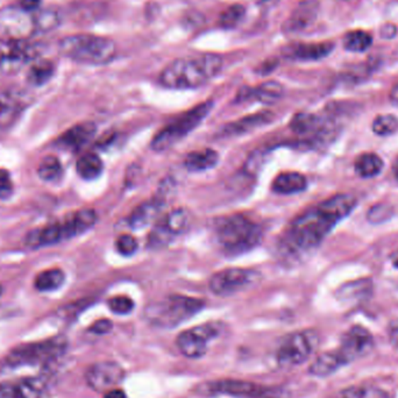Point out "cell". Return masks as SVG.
Wrapping results in <instances>:
<instances>
[{
	"instance_id": "obj_28",
	"label": "cell",
	"mask_w": 398,
	"mask_h": 398,
	"mask_svg": "<svg viewBox=\"0 0 398 398\" xmlns=\"http://www.w3.org/2000/svg\"><path fill=\"white\" fill-rule=\"evenodd\" d=\"M383 161L375 153H365L360 155L356 160L354 168L360 177L363 178H372L381 173L383 169Z\"/></svg>"
},
{
	"instance_id": "obj_30",
	"label": "cell",
	"mask_w": 398,
	"mask_h": 398,
	"mask_svg": "<svg viewBox=\"0 0 398 398\" xmlns=\"http://www.w3.org/2000/svg\"><path fill=\"white\" fill-rule=\"evenodd\" d=\"M162 224L166 226V229L176 238L178 235L188 231L191 222L189 211L186 209H176L168 213L162 220Z\"/></svg>"
},
{
	"instance_id": "obj_39",
	"label": "cell",
	"mask_w": 398,
	"mask_h": 398,
	"mask_svg": "<svg viewBox=\"0 0 398 398\" xmlns=\"http://www.w3.org/2000/svg\"><path fill=\"white\" fill-rule=\"evenodd\" d=\"M343 398H390L388 392L375 387H353L343 394Z\"/></svg>"
},
{
	"instance_id": "obj_24",
	"label": "cell",
	"mask_w": 398,
	"mask_h": 398,
	"mask_svg": "<svg viewBox=\"0 0 398 398\" xmlns=\"http://www.w3.org/2000/svg\"><path fill=\"white\" fill-rule=\"evenodd\" d=\"M162 207L160 199H154L150 202L144 203L134 210L128 218V224L132 229H142L144 226L149 225L157 219Z\"/></svg>"
},
{
	"instance_id": "obj_16",
	"label": "cell",
	"mask_w": 398,
	"mask_h": 398,
	"mask_svg": "<svg viewBox=\"0 0 398 398\" xmlns=\"http://www.w3.org/2000/svg\"><path fill=\"white\" fill-rule=\"evenodd\" d=\"M373 343L374 341L370 332L365 327L356 325L343 334L338 354L343 360V365L352 363L367 354L372 349Z\"/></svg>"
},
{
	"instance_id": "obj_47",
	"label": "cell",
	"mask_w": 398,
	"mask_h": 398,
	"mask_svg": "<svg viewBox=\"0 0 398 398\" xmlns=\"http://www.w3.org/2000/svg\"><path fill=\"white\" fill-rule=\"evenodd\" d=\"M41 4V0H19V6L27 12L38 10Z\"/></svg>"
},
{
	"instance_id": "obj_41",
	"label": "cell",
	"mask_w": 398,
	"mask_h": 398,
	"mask_svg": "<svg viewBox=\"0 0 398 398\" xmlns=\"http://www.w3.org/2000/svg\"><path fill=\"white\" fill-rule=\"evenodd\" d=\"M115 249L118 253L124 256H131L139 249L137 239L130 234H123L115 241Z\"/></svg>"
},
{
	"instance_id": "obj_46",
	"label": "cell",
	"mask_w": 398,
	"mask_h": 398,
	"mask_svg": "<svg viewBox=\"0 0 398 398\" xmlns=\"http://www.w3.org/2000/svg\"><path fill=\"white\" fill-rule=\"evenodd\" d=\"M389 341L392 346L398 347V319H394L388 325Z\"/></svg>"
},
{
	"instance_id": "obj_40",
	"label": "cell",
	"mask_w": 398,
	"mask_h": 398,
	"mask_svg": "<svg viewBox=\"0 0 398 398\" xmlns=\"http://www.w3.org/2000/svg\"><path fill=\"white\" fill-rule=\"evenodd\" d=\"M108 307L113 314L125 316V314H131L133 311L134 302L127 296H115V297L108 300Z\"/></svg>"
},
{
	"instance_id": "obj_9",
	"label": "cell",
	"mask_w": 398,
	"mask_h": 398,
	"mask_svg": "<svg viewBox=\"0 0 398 398\" xmlns=\"http://www.w3.org/2000/svg\"><path fill=\"white\" fill-rule=\"evenodd\" d=\"M222 325L217 322L203 324L189 330L183 331L177 336L176 346L183 356L189 359H199L205 356L209 343L222 333Z\"/></svg>"
},
{
	"instance_id": "obj_54",
	"label": "cell",
	"mask_w": 398,
	"mask_h": 398,
	"mask_svg": "<svg viewBox=\"0 0 398 398\" xmlns=\"http://www.w3.org/2000/svg\"></svg>"
},
{
	"instance_id": "obj_5",
	"label": "cell",
	"mask_w": 398,
	"mask_h": 398,
	"mask_svg": "<svg viewBox=\"0 0 398 398\" xmlns=\"http://www.w3.org/2000/svg\"><path fill=\"white\" fill-rule=\"evenodd\" d=\"M203 307L204 302L198 298L170 295L148 304L144 318L153 326L173 329L193 318Z\"/></svg>"
},
{
	"instance_id": "obj_17",
	"label": "cell",
	"mask_w": 398,
	"mask_h": 398,
	"mask_svg": "<svg viewBox=\"0 0 398 398\" xmlns=\"http://www.w3.org/2000/svg\"><path fill=\"white\" fill-rule=\"evenodd\" d=\"M319 12V4L317 0H303L292 11L290 17L284 23L285 33H300L307 30L316 21Z\"/></svg>"
},
{
	"instance_id": "obj_36",
	"label": "cell",
	"mask_w": 398,
	"mask_h": 398,
	"mask_svg": "<svg viewBox=\"0 0 398 398\" xmlns=\"http://www.w3.org/2000/svg\"><path fill=\"white\" fill-rule=\"evenodd\" d=\"M34 18H35L36 30L41 32V33H46L50 30H55L61 23V16L54 8L39 11L34 16Z\"/></svg>"
},
{
	"instance_id": "obj_43",
	"label": "cell",
	"mask_w": 398,
	"mask_h": 398,
	"mask_svg": "<svg viewBox=\"0 0 398 398\" xmlns=\"http://www.w3.org/2000/svg\"><path fill=\"white\" fill-rule=\"evenodd\" d=\"M13 193V182L7 170L0 169V199L10 198Z\"/></svg>"
},
{
	"instance_id": "obj_37",
	"label": "cell",
	"mask_w": 398,
	"mask_h": 398,
	"mask_svg": "<svg viewBox=\"0 0 398 398\" xmlns=\"http://www.w3.org/2000/svg\"><path fill=\"white\" fill-rule=\"evenodd\" d=\"M175 237L166 229L162 222H157L148 237V247L153 249H164L173 241Z\"/></svg>"
},
{
	"instance_id": "obj_18",
	"label": "cell",
	"mask_w": 398,
	"mask_h": 398,
	"mask_svg": "<svg viewBox=\"0 0 398 398\" xmlns=\"http://www.w3.org/2000/svg\"><path fill=\"white\" fill-rule=\"evenodd\" d=\"M284 89L276 81H269L256 88H244L237 97L238 103L242 101H260L263 104H274L283 96Z\"/></svg>"
},
{
	"instance_id": "obj_51",
	"label": "cell",
	"mask_w": 398,
	"mask_h": 398,
	"mask_svg": "<svg viewBox=\"0 0 398 398\" xmlns=\"http://www.w3.org/2000/svg\"><path fill=\"white\" fill-rule=\"evenodd\" d=\"M392 262L394 267L398 268V251H396L395 253H392Z\"/></svg>"
},
{
	"instance_id": "obj_2",
	"label": "cell",
	"mask_w": 398,
	"mask_h": 398,
	"mask_svg": "<svg viewBox=\"0 0 398 398\" xmlns=\"http://www.w3.org/2000/svg\"><path fill=\"white\" fill-rule=\"evenodd\" d=\"M222 66V57L217 54L184 56L174 59L162 70L160 83L174 90L199 88L215 79Z\"/></svg>"
},
{
	"instance_id": "obj_44",
	"label": "cell",
	"mask_w": 398,
	"mask_h": 398,
	"mask_svg": "<svg viewBox=\"0 0 398 398\" xmlns=\"http://www.w3.org/2000/svg\"><path fill=\"white\" fill-rule=\"evenodd\" d=\"M390 209L389 206L385 204H379V205L374 206L370 211H369L368 218L372 222H385V219H388L390 216Z\"/></svg>"
},
{
	"instance_id": "obj_14",
	"label": "cell",
	"mask_w": 398,
	"mask_h": 398,
	"mask_svg": "<svg viewBox=\"0 0 398 398\" xmlns=\"http://www.w3.org/2000/svg\"><path fill=\"white\" fill-rule=\"evenodd\" d=\"M258 273L245 268H229L218 271L210 280V289L217 296H232L254 283Z\"/></svg>"
},
{
	"instance_id": "obj_29",
	"label": "cell",
	"mask_w": 398,
	"mask_h": 398,
	"mask_svg": "<svg viewBox=\"0 0 398 398\" xmlns=\"http://www.w3.org/2000/svg\"><path fill=\"white\" fill-rule=\"evenodd\" d=\"M103 168L104 166L101 157L93 153L84 154L83 157H79L76 164V169L79 176L88 181L95 180L101 176Z\"/></svg>"
},
{
	"instance_id": "obj_22",
	"label": "cell",
	"mask_w": 398,
	"mask_h": 398,
	"mask_svg": "<svg viewBox=\"0 0 398 398\" xmlns=\"http://www.w3.org/2000/svg\"><path fill=\"white\" fill-rule=\"evenodd\" d=\"M95 133L96 126L92 123L75 125L61 135L59 144L68 149L77 150L82 148L85 144H88Z\"/></svg>"
},
{
	"instance_id": "obj_3",
	"label": "cell",
	"mask_w": 398,
	"mask_h": 398,
	"mask_svg": "<svg viewBox=\"0 0 398 398\" xmlns=\"http://www.w3.org/2000/svg\"><path fill=\"white\" fill-rule=\"evenodd\" d=\"M217 241L224 253L241 255L261 242L263 232L258 222L242 215L219 218L215 226Z\"/></svg>"
},
{
	"instance_id": "obj_53",
	"label": "cell",
	"mask_w": 398,
	"mask_h": 398,
	"mask_svg": "<svg viewBox=\"0 0 398 398\" xmlns=\"http://www.w3.org/2000/svg\"><path fill=\"white\" fill-rule=\"evenodd\" d=\"M1 292H3V288L0 285V295H1Z\"/></svg>"
},
{
	"instance_id": "obj_35",
	"label": "cell",
	"mask_w": 398,
	"mask_h": 398,
	"mask_svg": "<svg viewBox=\"0 0 398 398\" xmlns=\"http://www.w3.org/2000/svg\"><path fill=\"white\" fill-rule=\"evenodd\" d=\"M246 8L240 4H234L232 6L227 7L219 17V26L225 30H233L239 26L244 17H245Z\"/></svg>"
},
{
	"instance_id": "obj_13",
	"label": "cell",
	"mask_w": 398,
	"mask_h": 398,
	"mask_svg": "<svg viewBox=\"0 0 398 398\" xmlns=\"http://www.w3.org/2000/svg\"><path fill=\"white\" fill-rule=\"evenodd\" d=\"M290 128L305 144H322L330 140L332 124L326 118L312 113H298L291 120Z\"/></svg>"
},
{
	"instance_id": "obj_1",
	"label": "cell",
	"mask_w": 398,
	"mask_h": 398,
	"mask_svg": "<svg viewBox=\"0 0 398 398\" xmlns=\"http://www.w3.org/2000/svg\"><path fill=\"white\" fill-rule=\"evenodd\" d=\"M356 198L339 193L295 219L282 240V249L298 255L316 249L343 219L356 209Z\"/></svg>"
},
{
	"instance_id": "obj_50",
	"label": "cell",
	"mask_w": 398,
	"mask_h": 398,
	"mask_svg": "<svg viewBox=\"0 0 398 398\" xmlns=\"http://www.w3.org/2000/svg\"><path fill=\"white\" fill-rule=\"evenodd\" d=\"M389 97H390V101H392L394 104L398 105V83L392 86Z\"/></svg>"
},
{
	"instance_id": "obj_52",
	"label": "cell",
	"mask_w": 398,
	"mask_h": 398,
	"mask_svg": "<svg viewBox=\"0 0 398 398\" xmlns=\"http://www.w3.org/2000/svg\"><path fill=\"white\" fill-rule=\"evenodd\" d=\"M392 171H394V176H395L396 180L398 181V157L396 159L395 162H394V166H392Z\"/></svg>"
},
{
	"instance_id": "obj_12",
	"label": "cell",
	"mask_w": 398,
	"mask_h": 398,
	"mask_svg": "<svg viewBox=\"0 0 398 398\" xmlns=\"http://www.w3.org/2000/svg\"><path fill=\"white\" fill-rule=\"evenodd\" d=\"M38 56V47L27 40L0 39V72H17Z\"/></svg>"
},
{
	"instance_id": "obj_25",
	"label": "cell",
	"mask_w": 398,
	"mask_h": 398,
	"mask_svg": "<svg viewBox=\"0 0 398 398\" xmlns=\"http://www.w3.org/2000/svg\"><path fill=\"white\" fill-rule=\"evenodd\" d=\"M21 97L16 92L0 91V126H7L17 119L23 110Z\"/></svg>"
},
{
	"instance_id": "obj_23",
	"label": "cell",
	"mask_w": 398,
	"mask_h": 398,
	"mask_svg": "<svg viewBox=\"0 0 398 398\" xmlns=\"http://www.w3.org/2000/svg\"><path fill=\"white\" fill-rule=\"evenodd\" d=\"M307 181L304 175L295 171L282 173L273 182V191L280 195H294L307 189Z\"/></svg>"
},
{
	"instance_id": "obj_49",
	"label": "cell",
	"mask_w": 398,
	"mask_h": 398,
	"mask_svg": "<svg viewBox=\"0 0 398 398\" xmlns=\"http://www.w3.org/2000/svg\"><path fill=\"white\" fill-rule=\"evenodd\" d=\"M104 398H127V396L120 389H112L105 394Z\"/></svg>"
},
{
	"instance_id": "obj_38",
	"label": "cell",
	"mask_w": 398,
	"mask_h": 398,
	"mask_svg": "<svg viewBox=\"0 0 398 398\" xmlns=\"http://www.w3.org/2000/svg\"><path fill=\"white\" fill-rule=\"evenodd\" d=\"M373 132L380 137H388L398 131V119L392 115H380L374 119Z\"/></svg>"
},
{
	"instance_id": "obj_33",
	"label": "cell",
	"mask_w": 398,
	"mask_h": 398,
	"mask_svg": "<svg viewBox=\"0 0 398 398\" xmlns=\"http://www.w3.org/2000/svg\"><path fill=\"white\" fill-rule=\"evenodd\" d=\"M343 43L345 50L349 52H363L372 46L373 38L365 30H352L343 36Z\"/></svg>"
},
{
	"instance_id": "obj_31",
	"label": "cell",
	"mask_w": 398,
	"mask_h": 398,
	"mask_svg": "<svg viewBox=\"0 0 398 398\" xmlns=\"http://www.w3.org/2000/svg\"><path fill=\"white\" fill-rule=\"evenodd\" d=\"M66 275L59 268L43 271L35 278L34 285L39 291H52L62 287Z\"/></svg>"
},
{
	"instance_id": "obj_11",
	"label": "cell",
	"mask_w": 398,
	"mask_h": 398,
	"mask_svg": "<svg viewBox=\"0 0 398 398\" xmlns=\"http://www.w3.org/2000/svg\"><path fill=\"white\" fill-rule=\"evenodd\" d=\"M207 394L240 398H285L282 389L268 388L241 380H222L206 385Z\"/></svg>"
},
{
	"instance_id": "obj_34",
	"label": "cell",
	"mask_w": 398,
	"mask_h": 398,
	"mask_svg": "<svg viewBox=\"0 0 398 398\" xmlns=\"http://www.w3.org/2000/svg\"><path fill=\"white\" fill-rule=\"evenodd\" d=\"M52 74L54 64L48 59H39L30 67L27 79L30 84L40 86L48 82L52 79Z\"/></svg>"
},
{
	"instance_id": "obj_6",
	"label": "cell",
	"mask_w": 398,
	"mask_h": 398,
	"mask_svg": "<svg viewBox=\"0 0 398 398\" xmlns=\"http://www.w3.org/2000/svg\"><path fill=\"white\" fill-rule=\"evenodd\" d=\"M68 341L66 336H59L38 343H23L14 347L5 359L10 368L23 365H46L59 359L66 352Z\"/></svg>"
},
{
	"instance_id": "obj_19",
	"label": "cell",
	"mask_w": 398,
	"mask_h": 398,
	"mask_svg": "<svg viewBox=\"0 0 398 398\" xmlns=\"http://www.w3.org/2000/svg\"><path fill=\"white\" fill-rule=\"evenodd\" d=\"M59 222L62 226L63 237L66 240L83 234L92 229L97 222V213L92 209L79 210L72 213V216Z\"/></svg>"
},
{
	"instance_id": "obj_10",
	"label": "cell",
	"mask_w": 398,
	"mask_h": 398,
	"mask_svg": "<svg viewBox=\"0 0 398 398\" xmlns=\"http://www.w3.org/2000/svg\"><path fill=\"white\" fill-rule=\"evenodd\" d=\"M36 30L35 18L20 6L0 8V39L27 40Z\"/></svg>"
},
{
	"instance_id": "obj_42",
	"label": "cell",
	"mask_w": 398,
	"mask_h": 398,
	"mask_svg": "<svg viewBox=\"0 0 398 398\" xmlns=\"http://www.w3.org/2000/svg\"><path fill=\"white\" fill-rule=\"evenodd\" d=\"M0 398H27L19 381L0 383Z\"/></svg>"
},
{
	"instance_id": "obj_45",
	"label": "cell",
	"mask_w": 398,
	"mask_h": 398,
	"mask_svg": "<svg viewBox=\"0 0 398 398\" xmlns=\"http://www.w3.org/2000/svg\"><path fill=\"white\" fill-rule=\"evenodd\" d=\"M112 327H113V324H112L111 320L101 319L93 323V325L90 327V332L98 334V336H103V334L110 332L112 330Z\"/></svg>"
},
{
	"instance_id": "obj_7",
	"label": "cell",
	"mask_w": 398,
	"mask_h": 398,
	"mask_svg": "<svg viewBox=\"0 0 398 398\" xmlns=\"http://www.w3.org/2000/svg\"><path fill=\"white\" fill-rule=\"evenodd\" d=\"M212 101H205L197 105L193 110L183 113L181 117L171 121L168 126L161 130L152 140V148L155 152H164L173 147L178 141L182 140L188 134L198 127L202 121L209 115L212 108Z\"/></svg>"
},
{
	"instance_id": "obj_32",
	"label": "cell",
	"mask_w": 398,
	"mask_h": 398,
	"mask_svg": "<svg viewBox=\"0 0 398 398\" xmlns=\"http://www.w3.org/2000/svg\"><path fill=\"white\" fill-rule=\"evenodd\" d=\"M38 175L45 182H59L63 176V166L59 159L55 157H43L39 166Z\"/></svg>"
},
{
	"instance_id": "obj_27",
	"label": "cell",
	"mask_w": 398,
	"mask_h": 398,
	"mask_svg": "<svg viewBox=\"0 0 398 398\" xmlns=\"http://www.w3.org/2000/svg\"><path fill=\"white\" fill-rule=\"evenodd\" d=\"M343 365V360L338 352L323 353L311 363L309 372L317 377H325L336 372Z\"/></svg>"
},
{
	"instance_id": "obj_21",
	"label": "cell",
	"mask_w": 398,
	"mask_h": 398,
	"mask_svg": "<svg viewBox=\"0 0 398 398\" xmlns=\"http://www.w3.org/2000/svg\"><path fill=\"white\" fill-rule=\"evenodd\" d=\"M332 50L331 42L297 43L288 47L285 56L298 61H318L330 55Z\"/></svg>"
},
{
	"instance_id": "obj_8",
	"label": "cell",
	"mask_w": 398,
	"mask_h": 398,
	"mask_svg": "<svg viewBox=\"0 0 398 398\" xmlns=\"http://www.w3.org/2000/svg\"><path fill=\"white\" fill-rule=\"evenodd\" d=\"M314 331H300L284 338L278 351V363L283 368H292L305 363L318 346Z\"/></svg>"
},
{
	"instance_id": "obj_20",
	"label": "cell",
	"mask_w": 398,
	"mask_h": 398,
	"mask_svg": "<svg viewBox=\"0 0 398 398\" xmlns=\"http://www.w3.org/2000/svg\"><path fill=\"white\" fill-rule=\"evenodd\" d=\"M271 120H273L271 112H260L255 115H247V117L241 118L240 120L224 126L219 132V137H229L242 135V134L249 133L256 128L261 127L263 125L271 123Z\"/></svg>"
},
{
	"instance_id": "obj_4",
	"label": "cell",
	"mask_w": 398,
	"mask_h": 398,
	"mask_svg": "<svg viewBox=\"0 0 398 398\" xmlns=\"http://www.w3.org/2000/svg\"><path fill=\"white\" fill-rule=\"evenodd\" d=\"M59 48L72 61L92 66L108 64L117 56V45L113 40L91 34L67 36L61 40Z\"/></svg>"
},
{
	"instance_id": "obj_48",
	"label": "cell",
	"mask_w": 398,
	"mask_h": 398,
	"mask_svg": "<svg viewBox=\"0 0 398 398\" xmlns=\"http://www.w3.org/2000/svg\"><path fill=\"white\" fill-rule=\"evenodd\" d=\"M380 33L382 34L383 38H392L396 34V27L392 26V25H385V26L382 27Z\"/></svg>"
},
{
	"instance_id": "obj_15",
	"label": "cell",
	"mask_w": 398,
	"mask_h": 398,
	"mask_svg": "<svg viewBox=\"0 0 398 398\" xmlns=\"http://www.w3.org/2000/svg\"><path fill=\"white\" fill-rule=\"evenodd\" d=\"M125 377V369L113 361L93 363L85 373L89 387L98 392H108L120 385Z\"/></svg>"
},
{
	"instance_id": "obj_26",
	"label": "cell",
	"mask_w": 398,
	"mask_h": 398,
	"mask_svg": "<svg viewBox=\"0 0 398 398\" xmlns=\"http://www.w3.org/2000/svg\"><path fill=\"white\" fill-rule=\"evenodd\" d=\"M219 155L216 150L206 149L195 150L186 155L184 159V166L189 171H205L212 169L218 164Z\"/></svg>"
}]
</instances>
